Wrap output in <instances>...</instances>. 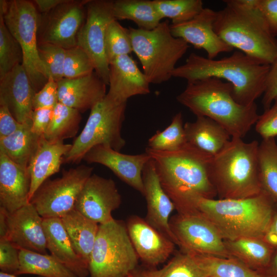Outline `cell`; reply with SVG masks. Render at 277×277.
<instances>
[{"label":"cell","mask_w":277,"mask_h":277,"mask_svg":"<svg viewBox=\"0 0 277 277\" xmlns=\"http://www.w3.org/2000/svg\"><path fill=\"white\" fill-rule=\"evenodd\" d=\"M43 227L47 249L51 255L78 277H87L88 265L76 252L61 219H43Z\"/></svg>","instance_id":"484cf974"},{"label":"cell","mask_w":277,"mask_h":277,"mask_svg":"<svg viewBox=\"0 0 277 277\" xmlns=\"http://www.w3.org/2000/svg\"><path fill=\"white\" fill-rule=\"evenodd\" d=\"M269 69V65L239 50L218 60L191 53L184 64L175 68L172 77L187 83L211 77L225 80L232 86L235 101L249 106L263 94Z\"/></svg>","instance_id":"7a4b0ae2"},{"label":"cell","mask_w":277,"mask_h":277,"mask_svg":"<svg viewBox=\"0 0 277 277\" xmlns=\"http://www.w3.org/2000/svg\"><path fill=\"white\" fill-rule=\"evenodd\" d=\"M93 170L84 165L63 170L61 177L47 180L30 203L43 219L61 218L74 209L77 198Z\"/></svg>","instance_id":"8fae6325"},{"label":"cell","mask_w":277,"mask_h":277,"mask_svg":"<svg viewBox=\"0 0 277 277\" xmlns=\"http://www.w3.org/2000/svg\"><path fill=\"white\" fill-rule=\"evenodd\" d=\"M259 176L262 190L277 204V143L263 138L258 148Z\"/></svg>","instance_id":"d6a6232c"},{"label":"cell","mask_w":277,"mask_h":277,"mask_svg":"<svg viewBox=\"0 0 277 277\" xmlns=\"http://www.w3.org/2000/svg\"><path fill=\"white\" fill-rule=\"evenodd\" d=\"M19 250L7 238H0L1 271L17 275L20 267Z\"/></svg>","instance_id":"7bdbcfd3"},{"label":"cell","mask_w":277,"mask_h":277,"mask_svg":"<svg viewBox=\"0 0 277 277\" xmlns=\"http://www.w3.org/2000/svg\"><path fill=\"white\" fill-rule=\"evenodd\" d=\"M105 44L109 64L118 57L129 55L133 52L128 28L122 26L115 19L112 21L108 26Z\"/></svg>","instance_id":"ab89813d"},{"label":"cell","mask_w":277,"mask_h":277,"mask_svg":"<svg viewBox=\"0 0 277 277\" xmlns=\"http://www.w3.org/2000/svg\"><path fill=\"white\" fill-rule=\"evenodd\" d=\"M0 14L9 31L22 48L23 65L36 93L48 80L38 54L39 14L33 3L26 0H1Z\"/></svg>","instance_id":"30bf717a"},{"label":"cell","mask_w":277,"mask_h":277,"mask_svg":"<svg viewBox=\"0 0 277 277\" xmlns=\"http://www.w3.org/2000/svg\"><path fill=\"white\" fill-rule=\"evenodd\" d=\"M127 103H116L107 95L91 110L81 133L64 157V163H78L92 147L104 145L120 151L126 141L121 131Z\"/></svg>","instance_id":"9c48e42d"},{"label":"cell","mask_w":277,"mask_h":277,"mask_svg":"<svg viewBox=\"0 0 277 277\" xmlns=\"http://www.w3.org/2000/svg\"><path fill=\"white\" fill-rule=\"evenodd\" d=\"M86 17L77 34V46L91 58L94 71L109 85V64L106 52V35L109 24L115 19L113 14V1H88Z\"/></svg>","instance_id":"7c38bea8"},{"label":"cell","mask_w":277,"mask_h":277,"mask_svg":"<svg viewBox=\"0 0 277 277\" xmlns=\"http://www.w3.org/2000/svg\"><path fill=\"white\" fill-rule=\"evenodd\" d=\"M113 14L115 20H130L139 29L152 30L162 19L153 1L117 0L113 1Z\"/></svg>","instance_id":"4dcf8cb0"},{"label":"cell","mask_w":277,"mask_h":277,"mask_svg":"<svg viewBox=\"0 0 277 277\" xmlns=\"http://www.w3.org/2000/svg\"><path fill=\"white\" fill-rule=\"evenodd\" d=\"M0 277H18V276L14 274H9V273H5V272L1 271ZM38 277H42V276H38Z\"/></svg>","instance_id":"9f6ffc18"},{"label":"cell","mask_w":277,"mask_h":277,"mask_svg":"<svg viewBox=\"0 0 277 277\" xmlns=\"http://www.w3.org/2000/svg\"><path fill=\"white\" fill-rule=\"evenodd\" d=\"M255 131L262 138L277 135V96L270 107L260 115L255 123Z\"/></svg>","instance_id":"ee69618b"},{"label":"cell","mask_w":277,"mask_h":277,"mask_svg":"<svg viewBox=\"0 0 277 277\" xmlns=\"http://www.w3.org/2000/svg\"><path fill=\"white\" fill-rule=\"evenodd\" d=\"M67 0H35L34 2L42 13H47Z\"/></svg>","instance_id":"f5cc1de1"},{"label":"cell","mask_w":277,"mask_h":277,"mask_svg":"<svg viewBox=\"0 0 277 277\" xmlns=\"http://www.w3.org/2000/svg\"><path fill=\"white\" fill-rule=\"evenodd\" d=\"M216 11L213 28L229 46L270 65L277 55V39L270 31L254 0H225Z\"/></svg>","instance_id":"277c9868"},{"label":"cell","mask_w":277,"mask_h":277,"mask_svg":"<svg viewBox=\"0 0 277 277\" xmlns=\"http://www.w3.org/2000/svg\"><path fill=\"white\" fill-rule=\"evenodd\" d=\"M57 85L58 102L81 113L91 110L107 94V85L95 71L77 78H64Z\"/></svg>","instance_id":"603a6c76"},{"label":"cell","mask_w":277,"mask_h":277,"mask_svg":"<svg viewBox=\"0 0 277 277\" xmlns=\"http://www.w3.org/2000/svg\"><path fill=\"white\" fill-rule=\"evenodd\" d=\"M261 277H277V251H275L268 265L257 272Z\"/></svg>","instance_id":"816d5d0a"},{"label":"cell","mask_w":277,"mask_h":277,"mask_svg":"<svg viewBox=\"0 0 277 277\" xmlns=\"http://www.w3.org/2000/svg\"><path fill=\"white\" fill-rule=\"evenodd\" d=\"M259 10L272 34L277 36V0H254Z\"/></svg>","instance_id":"bcb514c9"},{"label":"cell","mask_w":277,"mask_h":277,"mask_svg":"<svg viewBox=\"0 0 277 277\" xmlns=\"http://www.w3.org/2000/svg\"><path fill=\"white\" fill-rule=\"evenodd\" d=\"M232 85L211 77L187 83L177 101L196 116H205L221 125L231 137L242 138L255 124L260 115L254 103L244 106L233 96Z\"/></svg>","instance_id":"3957f363"},{"label":"cell","mask_w":277,"mask_h":277,"mask_svg":"<svg viewBox=\"0 0 277 277\" xmlns=\"http://www.w3.org/2000/svg\"><path fill=\"white\" fill-rule=\"evenodd\" d=\"M7 238L19 249L47 253L43 218L30 203L8 212Z\"/></svg>","instance_id":"ffe728a7"},{"label":"cell","mask_w":277,"mask_h":277,"mask_svg":"<svg viewBox=\"0 0 277 277\" xmlns=\"http://www.w3.org/2000/svg\"><path fill=\"white\" fill-rule=\"evenodd\" d=\"M168 19L152 30L129 27L133 52L140 61L150 84H160L172 77L176 64L189 45L171 33Z\"/></svg>","instance_id":"52a82bcc"},{"label":"cell","mask_w":277,"mask_h":277,"mask_svg":"<svg viewBox=\"0 0 277 277\" xmlns=\"http://www.w3.org/2000/svg\"><path fill=\"white\" fill-rule=\"evenodd\" d=\"M127 229L139 259L150 266L164 263L173 252L175 243L137 216L131 217Z\"/></svg>","instance_id":"ac0fdd59"},{"label":"cell","mask_w":277,"mask_h":277,"mask_svg":"<svg viewBox=\"0 0 277 277\" xmlns=\"http://www.w3.org/2000/svg\"><path fill=\"white\" fill-rule=\"evenodd\" d=\"M8 229V212L0 207V238L7 237Z\"/></svg>","instance_id":"db71d44e"},{"label":"cell","mask_w":277,"mask_h":277,"mask_svg":"<svg viewBox=\"0 0 277 277\" xmlns=\"http://www.w3.org/2000/svg\"><path fill=\"white\" fill-rule=\"evenodd\" d=\"M41 136L31 131V121L22 123L12 134L0 138V152L12 162L27 169Z\"/></svg>","instance_id":"f546056e"},{"label":"cell","mask_w":277,"mask_h":277,"mask_svg":"<svg viewBox=\"0 0 277 277\" xmlns=\"http://www.w3.org/2000/svg\"><path fill=\"white\" fill-rule=\"evenodd\" d=\"M82 116L81 112L58 102L53 108L50 123L43 135L50 142H64L75 136Z\"/></svg>","instance_id":"836d02e7"},{"label":"cell","mask_w":277,"mask_h":277,"mask_svg":"<svg viewBox=\"0 0 277 277\" xmlns=\"http://www.w3.org/2000/svg\"><path fill=\"white\" fill-rule=\"evenodd\" d=\"M230 256L258 272L269 264L275 250L261 238H241L224 240Z\"/></svg>","instance_id":"f1b7e54d"},{"label":"cell","mask_w":277,"mask_h":277,"mask_svg":"<svg viewBox=\"0 0 277 277\" xmlns=\"http://www.w3.org/2000/svg\"><path fill=\"white\" fill-rule=\"evenodd\" d=\"M94 71L93 64L83 49L76 46L66 50L64 78H77L90 74Z\"/></svg>","instance_id":"b9f144b4"},{"label":"cell","mask_w":277,"mask_h":277,"mask_svg":"<svg viewBox=\"0 0 277 277\" xmlns=\"http://www.w3.org/2000/svg\"><path fill=\"white\" fill-rule=\"evenodd\" d=\"M61 219L76 252L88 265L99 224L75 209Z\"/></svg>","instance_id":"83f0119b"},{"label":"cell","mask_w":277,"mask_h":277,"mask_svg":"<svg viewBox=\"0 0 277 277\" xmlns=\"http://www.w3.org/2000/svg\"><path fill=\"white\" fill-rule=\"evenodd\" d=\"M187 142L213 156L230 140L229 133L219 124L205 116H196L184 125Z\"/></svg>","instance_id":"4316f807"},{"label":"cell","mask_w":277,"mask_h":277,"mask_svg":"<svg viewBox=\"0 0 277 277\" xmlns=\"http://www.w3.org/2000/svg\"><path fill=\"white\" fill-rule=\"evenodd\" d=\"M150 83L129 55L117 57L109 63V89L106 95L118 103L129 98L150 92Z\"/></svg>","instance_id":"44dd1931"},{"label":"cell","mask_w":277,"mask_h":277,"mask_svg":"<svg viewBox=\"0 0 277 277\" xmlns=\"http://www.w3.org/2000/svg\"><path fill=\"white\" fill-rule=\"evenodd\" d=\"M37 50L48 78L57 83L64 78L66 49L51 44L38 43Z\"/></svg>","instance_id":"60d3db41"},{"label":"cell","mask_w":277,"mask_h":277,"mask_svg":"<svg viewBox=\"0 0 277 277\" xmlns=\"http://www.w3.org/2000/svg\"><path fill=\"white\" fill-rule=\"evenodd\" d=\"M262 238L275 251H277V204L268 227Z\"/></svg>","instance_id":"f907efd6"},{"label":"cell","mask_w":277,"mask_h":277,"mask_svg":"<svg viewBox=\"0 0 277 277\" xmlns=\"http://www.w3.org/2000/svg\"><path fill=\"white\" fill-rule=\"evenodd\" d=\"M150 159L146 152L136 155L126 154L104 145L92 147L83 157L88 163H97L107 167L120 180L143 195V170Z\"/></svg>","instance_id":"e0dca14e"},{"label":"cell","mask_w":277,"mask_h":277,"mask_svg":"<svg viewBox=\"0 0 277 277\" xmlns=\"http://www.w3.org/2000/svg\"><path fill=\"white\" fill-rule=\"evenodd\" d=\"M192 254L208 277H261L256 271L232 257Z\"/></svg>","instance_id":"e575fe53"},{"label":"cell","mask_w":277,"mask_h":277,"mask_svg":"<svg viewBox=\"0 0 277 277\" xmlns=\"http://www.w3.org/2000/svg\"><path fill=\"white\" fill-rule=\"evenodd\" d=\"M22 124L14 118L5 105L0 103V138L14 133Z\"/></svg>","instance_id":"681fc988"},{"label":"cell","mask_w":277,"mask_h":277,"mask_svg":"<svg viewBox=\"0 0 277 277\" xmlns=\"http://www.w3.org/2000/svg\"><path fill=\"white\" fill-rule=\"evenodd\" d=\"M132 277H144L143 271L135 270L132 272Z\"/></svg>","instance_id":"11a10c76"},{"label":"cell","mask_w":277,"mask_h":277,"mask_svg":"<svg viewBox=\"0 0 277 277\" xmlns=\"http://www.w3.org/2000/svg\"><path fill=\"white\" fill-rule=\"evenodd\" d=\"M256 140L246 143L232 137L212 156L208 174L219 199H240L262 192L259 176L258 148Z\"/></svg>","instance_id":"5b68a950"},{"label":"cell","mask_w":277,"mask_h":277,"mask_svg":"<svg viewBox=\"0 0 277 277\" xmlns=\"http://www.w3.org/2000/svg\"><path fill=\"white\" fill-rule=\"evenodd\" d=\"M23 63L22 48L9 31L0 14V79Z\"/></svg>","instance_id":"f35d334b"},{"label":"cell","mask_w":277,"mask_h":277,"mask_svg":"<svg viewBox=\"0 0 277 277\" xmlns=\"http://www.w3.org/2000/svg\"><path fill=\"white\" fill-rule=\"evenodd\" d=\"M276 203L264 192L240 199L199 198L197 210L215 225L224 240L262 238L271 221Z\"/></svg>","instance_id":"8992f818"},{"label":"cell","mask_w":277,"mask_h":277,"mask_svg":"<svg viewBox=\"0 0 277 277\" xmlns=\"http://www.w3.org/2000/svg\"><path fill=\"white\" fill-rule=\"evenodd\" d=\"M54 108L33 109L31 116V131L38 136L45 133L51 120Z\"/></svg>","instance_id":"c3c4849f"},{"label":"cell","mask_w":277,"mask_h":277,"mask_svg":"<svg viewBox=\"0 0 277 277\" xmlns=\"http://www.w3.org/2000/svg\"><path fill=\"white\" fill-rule=\"evenodd\" d=\"M71 147L72 144L50 142L43 135L40 136L36 150L27 168L31 177L29 202L40 186L59 171L64 156Z\"/></svg>","instance_id":"d4e9b609"},{"label":"cell","mask_w":277,"mask_h":277,"mask_svg":"<svg viewBox=\"0 0 277 277\" xmlns=\"http://www.w3.org/2000/svg\"><path fill=\"white\" fill-rule=\"evenodd\" d=\"M127 277H132V273L130 275H129Z\"/></svg>","instance_id":"6f0895ef"},{"label":"cell","mask_w":277,"mask_h":277,"mask_svg":"<svg viewBox=\"0 0 277 277\" xmlns=\"http://www.w3.org/2000/svg\"><path fill=\"white\" fill-rule=\"evenodd\" d=\"M277 96V55L269 65L262 104L265 110L269 108Z\"/></svg>","instance_id":"7dc6e473"},{"label":"cell","mask_w":277,"mask_h":277,"mask_svg":"<svg viewBox=\"0 0 277 277\" xmlns=\"http://www.w3.org/2000/svg\"><path fill=\"white\" fill-rule=\"evenodd\" d=\"M30 186L27 169L0 152V207L11 213L29 203Z\"/></svg>","instance_id":"cb8c5ba5"},{"label":"cell","mask_w":277,"mask_h":277,"mask_svg":"<svg viewBox=\"0 0 277 277\" xmlns=\"http://www.w3.org/2000/svg\"><path fill=\"white\" fill-rule=\"evenodd\" d=\"M216 15V11L204 8L189 21L171 24V33L174 37L183 39L194 48L204 49L207 54V58L214 59L220 53L230 52L234 49L215 32L213 24Z\"/></svg>","instance_id":"2e32d148"},{"label":"cell","mask_w":277,"mask_h":277,"mask_svg":"<svg viewBox=\"0 0 277 277\" xmlns=\"http://www.w3.org/2000/svg\"><path fill=\"white\" fill-rule=\"evenodd\" d=\"M145 152L153 160L163 188L178 213L197 212L199 198L217 196L209 177L212 155L186 143L172 151H161L148 147Z\"/></svg>","instance_id":"6da1fadb"},{"label":"cell","mask_w":277,"mask_h":277,"mask_svg":"<svg viewBox=\"0 0 277 277\" xmlns=\"http://www.w3.org/2000/svg\"><path fill=\"white\" fill-rule=\"evenodd\" d=\"M17 275L30 274L42 277H78L52 255L25 249L19 250Z\"/></svg>","instance_id":"1f68e13d"},{"label":"cell","mask_w":277,"mask_h":277,"mask_svg":"<svg viewBox=\"0 0 277 277\" xmlns=\"http://www.w3.org/2000/svg\"><path fill=\"white\" fill-rule=\"evenodd\" d=\"M58 103L57 83L49 78L47 83L34 94L33 109L54 108Z\"/></svg>","instance_id":"f6af8a7d"},{"label":"cell","mask_w":277,"mask_h":277,"mask_svg":"<svg viewBox=\"0 0 277 277\" xmlns=\"http://www.w3.org/2000/svg\"><path fill=\"white\" fill-rule=\"evenodd\" d=\"M35 93L23 64L18 65L0 79V103L8 107L19 123L31 120Z\"/></svg>","instance_id":"7402d4cb"},{"label":"cell","mask_w":277,"mask_h":277,"mask_svg":"<svg viewBox=\"0 0 277 277\" xmlns=\"http://www.w3.org/2000/svg\"><path fill=\"white\" fill-rule=\"evenodd\" d=\"M144 277H208L193 254L182 251L160 269L143 271Z\"/></svg>","instance_id":"d590c367"},{"label":"cell","mask_w":277,"mask_h":277,"mask_svg":"<svg viewBox=\"0 0 277 277\" xmlns=\"http://www.w3.org/2000/svg\"><path fill=\"white\" fill-rule=\"evenodd\" d=\"M142 178L147 207L145 220L151 226L170 239H176L170 226V216L175 206L161 184L155 166L151 159L145 165Z\"/></svg>","instance_id":"d6986e66"},{"label":"cell","mask_w":277,"mask_h":277,"mask_svg":"<svg viewBox=\"0 0 277 277\" xmlns=\"http://www.w3.org/2000/svg\"><path fill=\"white\" fill-rule=\"evenodd\" d=\"M181 112L172 118L170 124L163 131H157L148 140V147L157 151H172L187 143Z\"/></svg>","instance_id":"74e56055"},{"label":"cell","mask_w":277,"mask_h":277,"mask_svg":"<svg viewBox=\"0 0 277 277\" xmlns=\"http://www.w3.org/2000/svg\"><path fill=\"white\" fill-rule=\"evenodd\" d=\"M153 2L161 18H170L172 24L189 21L204 8L201 0H154Z\"/></svg>","instance_id":"8d00e7d4"},{"label":"cell","mask_w":277,"mask_h":277,"mask_svg":"<svg viewBox=\"0 0 277 277\" xmlns=\"http://www.w3.org/2000/svg\"><path fill=\"white\" fill-rule=\"evenodd\" d=\"M138 257L126 226L118 220L100 224L88 263L90 277H127Z\"/></svg>","instance_id":"ba28073f"},{"label":"cell","mask_w":277,"mask_h":277,"mask_svg":"<svg viewBox=\"0 0 277 277\" xmlns=\"http://www.w3.org/2000/svg\"><path fill=\"white\" fill-rule=\"evenodd\" d=\"M176 242L182 251L219 257H230L224 240L215 225L197 211L177 213L170 220Z\"/></svg>","instance_id":"4fadbf2b"},{"label":"cell","mask_w":277,"mask_h":277,"mask_svg":"<svg viewBox=\"0 0 277 277\" xmlns=\"http://www.w3.org/2000/svg\"><path fill=\"white\" fill-rule=\"evenodd\" d=\"M88 1L67 0L39 15L38 43H49L66 50L77 46V34L85 22Z\"/></svg>","instance_id":"5bb4252c"},{"label":"cell","mask_w":277,"mask_h":277,"mask_svg":"<svg viewBox=\"0 0 277 277\" xmlns=\"http://www.w3.org/2000/svg\"><path fill=\"white\" fill-rule=\"evenodd\" d=\"M121 202L113 180L92 174L81 190L74 209L99 225L104 224L114 220L111 213Z\"/></svg>","instance_id":"9a60e30c"}]
</instances>
